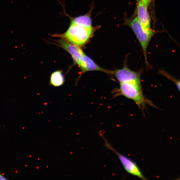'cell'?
<instances>
[{
  "label": "cell",
  "instance_id": "8fae6325",
  "mask_svg": "<svg viewBox=\"0 0 180 180\" xmlns=\"http://www.w3.org/2000/svg\"><path fill=\"white\" fill-rule=\"evenodd\" d=\"M161 74L168 79L172 81L175 84L180 92V79H177L164 71H162Z\"/></svg>",
  "mask_w": 180,
  "mask_h": 180
},
{
  "label": "cell",
  "instance_id": "30bf717a",
  "mask_svg": "<svg viewBox=\"0 0 180 180\" xmlns=\"http://www.w3.org/2000/svg\"><path fill=\"white\" fill-rule=\"evenodd\" d=\"M65 82V76L62 70H56L52 74L50 83L52 86L56 87H60L64 84Z\"/></svg>",
  "mask_w": 180,
  "mask_h": 180
},
{
  "label": "cell",
  "instance_id": "9c48e42d",
  "mask_svg": "<svg viewBox=\"0 0 180 180\" xmlns=\"http://www.w3.org/2000/svg\"><path fill=\"white\" fill-rule=\"evenodd\" d=\"M92 10V8L91 7L89 12L85 15L74 17L70 16V24H75L88 27L93 26L91 17Z\"/></svg>",
  "mask_w": 180,
  "mask_h": 180
},
{
  "label": "cell",
  "instance_id": "7a4b0ae2",
  "mask_svg": "<svg viewBox=\"0 0 180 180\" xmlns=\"http://www.w3.org/2000/svg\"><path fill=\"white\" fill-rule=\"evenodd\" d=\"M119 92L120 95L134 101L144 113L146 105L148 103L143 94L141 83L128 82L120 83Z\"/></svg>",
  "mask_w": 180,
  "mask_h": 180
},
{
  "label": "cell",
  "instance_id": "4fadbf2b",
  "mask_svg": "<svg viewBox=\"0 0 180 180\" xmlns=\"http://www.w3.org/2000/svg\"><path fill=\"white\" fill-rule=\"evenodd\" d=\"M8 179L0 172V180H7Z\"/></svg>",
  "mask_w": 180,
  "mask_h": 180
},
{
  "label": "cell",
  "instance_id": "3957f363",
  "mask_svg": "<svg viewBox=\"0 0 180 180\" xmlns=\"http://www.w3.org/2000/svg\"><path fill=\"white\" fill-rule=\"evenodd\" d=\"M128 25L133 30L141 45L146 63L147 65V49L151 38L155 34V32L152 30L148 31L144 29L137 17L128 22Z\"/></svg>",
  "mask_w": 180,
  "mask_h": 180
},
{
  "label": "cell",
  "instance_id": "277c9868",
  "mask_svg": "<svg viewBox=\"0 0 180 180\" xmlns=\"http://www.w3.org/2000/svg\"><path fill=\"white\" fill-rule=\"evenodd\" d=\"M101 135L105 140V146L107 149L115 153V154L118 157L119 160L126 172L133 176L137 177L143 180L147 179L144 176L141 169H139L136 163L127 156L121 154L118 152L117 151L107 142L105 137L102 136V134H101Z\"/></svg>",
  "mask_w": 180,
  "mask_h": 180
},
{
  "label": "cell",
  "instance_id": "52a82bcc",
  "mask_svg": "<svg viewBox=\"0 0 180 180\" xmlns=\"http://www.w3.org/2000/svg\"><path fill=\"white\" fill-rule=\"evenodd\" d=\"M56 46L69 53L73 59L74 64L76 65L80 57L85 53L82 48L70 43L61 38L55 40Z\"/></svg>",
  "mask_w": 180,
  "mask_h": 180
},
{
  "label": "cell",
  "instance_id": "6da1fadb",
  "mask_svg": "<svg viewBox=\"0 0 180 180\" xmlns=\"http://www.w3.org/2000/svg\"><path fill=\"white\" fill-rule=\"evenodd\" d=\"M98 28V26L88 27L70 24L68 29L64 33L56 34L52 36L53 37L64 39L82 48L90 41L94 32Z\"/></svg>",
  "mask_w": 180,
  "mask_h": 180
},
{
  "label": "cell",
  "instance_id": "8992f818",
  "mask_svg": "<svg viewBox=\"0 0 180 180\" xmlns=\"http://www.w3.org/2000/svg\"><path fill=\"white\" fill-rule=\"evenodd\" d=\"M76 65L79 67L81 74L89 71H98L112 75V70L102 68L85 53L80 57Z\"/></svg>",
  "mask_w": 180,
  "mask_h": 180
},
{
  "label": "cell",
  "instance_id": "7c38bea8",
  "mask_svg": "<svg viewBox=\"0 0 180 180\" xmlns=\"http://www.w3.org/2000/svg\"><path fill=\"white\" fill-rule=\"evenodd\" d=\"M144 4L147 7L149 6L152 0H141Z\"/></svg>",
  "mask_w": 180,
  "mask_h": 180
},
{
  "label": "cell",
  "instance_id": "ba28073f",
  "mask_svg": "<svg viewBox=\"0 0 180 180\" xmlns=\"http://www.w3.org/2000/svg\"><path fill=\"white\" fill-rule=\"evenodd\" d=\"M147 7L143 4L141 0H138L137 7V17L143 27L147 31L152 30L151 28V19Z\"/></svg>",
  "mask_w": 180,
  "mask_h": 180
},
{
  "label": "cell",
  "instance_id": "5b68a950",
  "mask_svg": "<svg viewBox=\"0 0 180 180\" xmlns=\"http://www.w3.org/2000/svg\"><path fill=\"white\" fill-rule=\"evenodd\" d=\"M112 76H114L119 83H141L140 73L129 69L125 63L123 68L112 71Z\"/></svg>",
  "mask_w": 180,
  "mask_h": 180
}]
</instances>
